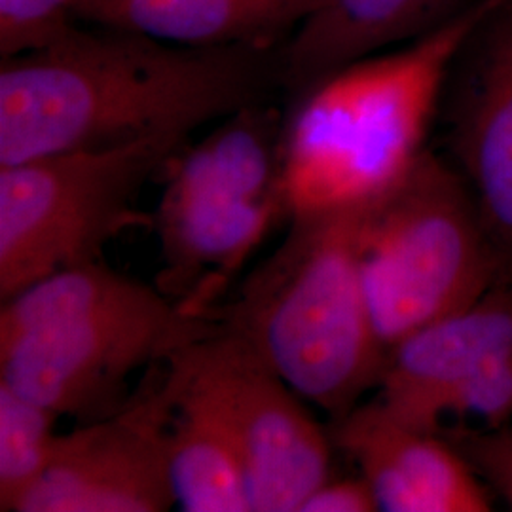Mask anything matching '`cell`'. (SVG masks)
Returning <instances> with one entry per match:
<instances>
[{
    "instance_id": "7",
    "label": "cell",
    "mask_w": 512,
    "mask_h": 512,
    "mask_svg": "<svg viewBox=\"0 0 512 512\" xmlns=\"http://www.w3.org/2000/svg\"><path fill=\"white\" fill-rule=\"evenodd\" d=\"M184 147V139L158 137L0 165V298L103 260L126 230L152 228L137 200Z\"/></svg>"
},
{
    "instance_id": "5",
    "label": "cell",
    "mask_w": 512,
    "mask_h": 512,
    "mask_svg": "<svg viewBox=\"0 0 512 512\" xmlns=\"http://www.w3.org/2000/svg\"><path fill=\"white\" fill-rule=\"evenodd\" d=\"M287 116L274 103L238 110L165 165L152 215L160 247L154 285L181 310L205 317L241 279L281 219Z\"/></svg>"
},
{
    "instance_id": "19",
    "label": "cell",
    "mask_w": 512,
    "mask_h": 512,
    "mask_svg": "<svg viewBox=\"0 0 512 512\" xmlns=\"http://www.w3.org/2000/svg\"><path fill=\"white\" fill-rule=\"evenodd\" d=\"M456 448L512 509V421L494 429L459 433Z\"/></svg>"
},
{
    "instance_id": "2",
    "label": "cell",
    "mask_w": 512,
    "mask_h": 512,
    "mask_svg": "<svg viewBox=\"0 0 512 512\" xmlns=\"http://www.w3.org/2000/svg\"><path fill=\"white\" fill-rule=\"evenodd\" d=\"M219 329L103 260L2 300L0 382L78 423L128 404L131 378Z\"/></svg>"
},
{
    "instance_id": "11",
    "label": "cell",
    "mask_w": 512,
    "mask_h": 512,
    "mask_svg": "<svg viewBox=\"0 0 512 512\" xmlns=\"http://www.w3.org/2000/svg\"><path fill=\"white\" fill-rule=\"evenodd\" d=\"M329 433L365 476L380 511H492L480 476L454 442L397 420L378 399L332 421Z\"/></svg>"
},
{
    "instance_id": "16",
    "label": "cell",
    "mask_w": 512,
    "mask_h": 512,
    "mask_svg": "<svg viewBox=\"0 0 512 512\" xmlns=\"http://www.w3.org/2000/svg\"><path fill=\"white\" fill-rule=\"evenodd\" d=\"M59 416L0 382V511L16 512L21 499L54 459Z\"/></svg>"
},
{
    "instance_id": "8",
    "label": "cell",
    "mask_w": 512,
    "mask_h": 512,
    "mask_svg": "<svg viewBox=\"0 0 512 512\" xmlns=\"http://www.w3.org/2000/svg\"><path fill=\"white\" fill-rule=\"evenodd\" d=\"M177 366L219 410L243 461L253 512H300L330 476L332 439L258 351L215 330L173 353Z\"/></svg>"
},
{
    "instance_id": "14",
    "label": "cell",
    "mask_w": 512,
    "mask_h": 512,
    "mask_svg": "<svg viewBox=\"0 0 512 512\" xmlns=\"http://www.w3.org/2000/svg\"><path fill=\"white\" fill-rule=\"evenodd\" d=\"M323 0H80L76 19L183 46L272 50L319 10Z\"/></svg>"
},
{
    "instance_id": "20",
    "label": "cell",
    "mask_w": 512,
    "mask_h": 512,
    "mask_svg": "<svg viewBox=\"0 0 512 512\" xmlns=\"http://www.w3.org/2000/svg\"><path fill=\"white\" fill-rule=\"evenodd\" d=\"M380 503L365 476L332 478L317 486L300 512H376Z\"/></svg>"
},
{
    "instance_id": "9",
    "label": "cell",
    "mask_w": 512,
    "mask_h": 512,
    "mask_svg": "<svg viewBox=\"0 0 512 512\" xmlns=\"http://www.w3.org/2000/svg\"><path fill=\"white\" fill-rule=\"evenodd\" d=\"M165 363L148 372L124 408L61 433L50 467L16 512H165L177 507L169 471L173 391Z\"/></svg>"
},
{
    "instance_id": "13",
    "label": "cell",
    "mask_w": 512,
    "mask_h": 512,
    "mask_svg": "<svg viewBox=\"0 0 512 512\" xmlns=\"http://www.w3.org/2000/svg\"><path fill=\"white\" fill-rule=\"evenodd\" d=\"M475 0H323L279 52L283 84L302 93L359 59L408 44L465 12Z\"/></svg>"
},
{
    "instance_id": "10",
    "label": "cell",
    "mask_w": 512,
    "mask_h": 512,
    "mask_svg": "<svg viewBox=\"0 0 512 512\" xmlns=\"http://www.w3.org/2000/svg\"><path fill=\"white\" fill-rule=\"evenodd\" d=\"M440 109L456 169L512 260V0H494L463 40Z\"/></svg>"
},
{
    "instance_id": "12",
    "label": "cell",
    "mask_w": 512,
    "mask_h": 512,
    "mask_svg": "<svg viewBox=\"0 0 512 512\" xmlns=\"http://www.w3.org/2000/svg\"><path fill=\"white\" fill-rule=\"evenodd\" d=\"M511 349L512 283L501 281L391 349L376 399L406 425L439 433L459 387Z\"/></svg>"
},
{
    "instance_id": "15",
    "label": "cell",
    "mask_w": 512,
    "mask_h": 512,
    "mask_svg": "<svg viewBox=\"0 0 512 512\" xmlns=\"http://www.w3.org/2000/svg\"><path fill=\"white\" fill-rule=\"evenodd\" d=\"M169 471L175 505L186 512H253L238 444L219 410L171 361Z\"/></svg>"
},
{
    "instance_id": "4",
    "label": "cell",
    "mask_w": 512,
    "mask_h": 512,
    "mask_svg": "<svg viewBox=\"0 0 512 512\" xmlns=\"http://www.w3.org/2000/svg\"><path fill=\"white\" fill-rule=\"evenodd\" d=\"M494 0L403 48L359 59L298 93L285 122L283 192L296 213L361 207L420 160L452 61Z\"/></svg>"
},
{
    "instance_id": "1",
    "label": "cell",
    "mask_w": 512,
    "mask_h": 512,
    "mask_svg": "<svg viewBox=\"0 0 512 512\" xmlns=\"http://www.w3.org/2000/svg\"><path fill=\"white\" fill-rule=\"evenodd\" d=\"M74 25L46 48L0 59V165L48 154L188 137L283 86L279 54L183 46Z\"/></svg>"
},
{
    "instance_id": "17",
    "label": "cell",
    "mask_w": 512,
    "mask_h": 512,
    "mask_svg": "<svg viewBox=\"0 0 512 512\" xmlns=\"http://www.w3.org/2000/svg\"><path fill=\"white\" fill-rule=\"evenodd\" d=\"M80 0H0V59L46 48L76 25Z\"/></svg>"
},
{
    "instance_id": "3",
    "label": "cell",
    "mask_w": 512,
    "mask_h": 512,
    "mask_svg": "<svg viewBox=\"0 0 512 512\" xmlns=\"http://www.w3.org/2000/svg\"><path fill=\"white\" fill-rule=\"evenodd\" d=\"M366 205L293 215L281 245L205 313L247 340L330 423L380 385L389 361L359 264Z\"/></svg>"
},
{
    "instance_id": "18",
    "label": "cell",
    "mask_w": 512,
    "mask_h": 512,
    "mask_svg": "<svg viewBox=\"0 0 512 512\" xmlns=\"http://www.w3.org/2000/svg\"><path fill=\"white\" fill-rule=\"evenodd\" d=\"M476 420L484 429L512 421V349L482 366L459 387L446 406V416Z\"/></svg>"
},
{
    "instance_id": "6",
    "label": "cell",
    "mask_w": 512,
    "mask_h": 512,
    "mask_svg": "<svg viewBox=\"0 0 512 512\" xmlns=\"http://www.w3.org/2000/svg\"><path fill=\"white\" fill-rule=\"evenodd\" d=\"M507 262L463 175L431 150L401 183L366 205L359 264L387 351L475 304L501 283Z\"/></svg>"
}]
</instances>
